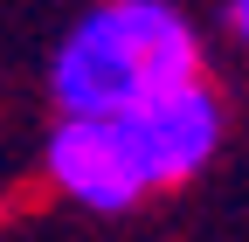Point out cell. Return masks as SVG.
<instances>
[{
    "label": "cell",
    "instance_id": "1",
    "mask_svg": "<svg viewBox=\"0 0 249 242\" xmlns=\"http://www.w3.org/2000/svg\"><path fill=\"white\" fill-rule=\"evenodd\" d=\"M208 76L201 35L173 0H97L70 21L49 55V104L55 111H139L160 90Z\"/></svg>",
    "mask_w": 249,
    "mask_h": 242
},
{
    "label": "cell",
    "instance_id": "2",
    "mask_svg": "<svg viewBox=\"0 0 249 242\" xmlns=\"http://www.w3.org/2000/svg\"><path fill=\"white\" fill-rule=\"evenodd\" d=\"M42 180L83 215H132L160 194L139 159L132 118H111V111H55L42 138Z\"/></svg>",
    "mask_w": 249,
    "mask_h": 242
},
{
    "label": "cell",
    "instance_id": "3",
    "mask_svg": "<svg viewBox=\"0 0 249 242\" xmlns=\"http://www.w3.org/2000/svg\"><path fill=\"white\" fill-rule=\"evenodd\" d=\"M124 118H132L139 159H145V173H152L160 194L201 180L214 166V153H222V138H229V111H222V97H214L208 76H187V83L160 90L152 104L124 111Z\"/></svg>",
    "mask_w": 249,
    "mask_h": 242
},
{
    "label": "cell",
    "instance_id": "4",
    "mask_svg": "<svg viewBox=\"0 0 249 242\" xmlns=\"http://www.w3.org/2000/svg\"><path fill=\"white\" fill-rule=\"evenodd\" d=\"M229 35L249 49V0H229Z\"/></svg>",
    "mask_w": 249,
    "mask_h": 242
},
{
    "label": "cell",
    "instance_id": "5",
    "mask_svg": "<svg viewBox=\"0 0 249 242\" xmlns=\"http://www.w3.org/2000/svg\"><path fill=\"white\" fill-rule=\"evenodd\" d=\"M0 222H7V194H0Z\"/></svg>",
    "mask_w": 249,
    "mask_h": 242
}]
</instances>
